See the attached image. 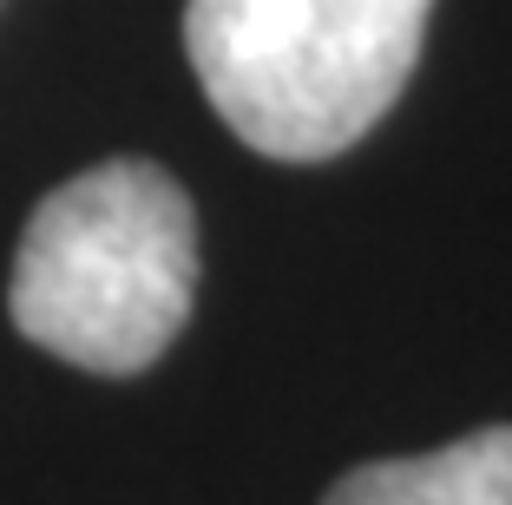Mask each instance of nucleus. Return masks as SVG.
<instances>
[{
	"label": "nucleus",
	"instance_id": "f03ea898",
	"mask_svg": "<svg viewBox=\"0 0 512 505\" xmlns=\"http://www.w3.org/2000/svg\"><path fill=\"white\" fill-rule=\"evenodd\" d=\"M434 0H191L184 53L217 119L263 158L316 164L381 125Z\"/></svg>",
	"mask_w": 512,
	"mask_h": 505
},
{
	"label": "nucleus",
	"instance_id": "f257e3e1",
	"mask_svg": "<svg viewBox=\"0 0 512 505\" xmlns=\"http://www.w3.org/2000/svg\"><path fill=\"white\" fill-rule=\"evenodd\" d=\"M197 302V217L151 158L92 164L33 204L7 309L33 348L92 374H138Z\"/></svg>",
	"mask_w": 512,
	"mask_h": 505
},
{
	"label": "nucleus",
	"instance_id": "7ed1b4c3",
	"mask_svg": "<svg viewBox=\"0 0 512 505\" xmlns=\"http://www.w3.org/2000/svg\"><path fill=\"white\" fill-rule=\"evenodd\" d=\"M322 505H512V427H480L434 453L355 466Z\"/></svg>",
	"mask_w": 512,
	"mask_h": 505
}]
</instances>
